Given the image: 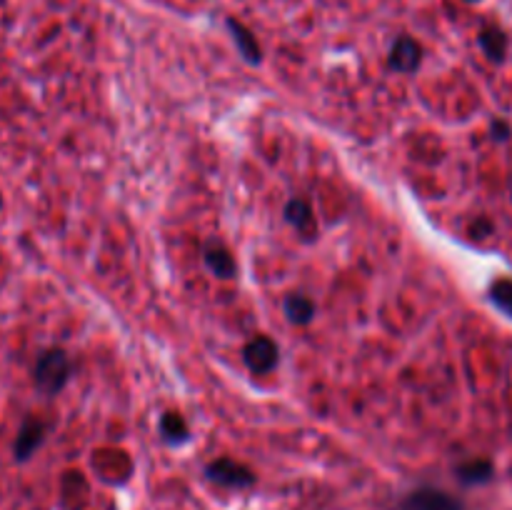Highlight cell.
<instances>
[{
	"label": "cell",
	"mask_w": 512,
	"mask_h": 510,
	"mask_svg": "<svg viewBox=\"0 0 512 510\" xmlns=\"http://www.w3.org/2000/svg\"><path fill=\"white\" fill-rule=\"evenodd\" d=\"M70 380V360L63 348H48L38 355L33 368V383L40 395H58Z\"/></svg>",
	"instance_id": "cell-1"
},
{
	"label": "cell",
	"mask_w": 512,
	"mask_h": 510,
	"mask_svg": "<svg viewBox=\"0 0 512 510\" xmlns=\"http://www.w3.org/2000/svg\"><path fill=\"white\" fill-rule=\"evenodd\" d=\"M205 478L210 483L220 485V488L230 490H245L255 485V473L243 463H235L230 458H218L213 463L205 465Z\"/></svg>",
	"instance_id": "cell-2"
},
{
	"label": "cell",
	"mask_w": 512,
	"mask_h": 510,
	"mask_svg": "<svg viewBox=\"0 0 512 510\" xmlns=\"http://www.w3.org/2000/svg\"><path fill=\"white\" fill-rule=\"evenodd\" d=\"M45 435H48V425L43 423L35 415H28V418L20 423L18 435H15L13 443V458L15 463H28L35 455V450L45 443Z\"/></svg>",
	"instance_id": "cell-3"
},
{
	"label": "cell",
	"mask_w": 512,
	"mask_h": 510,
	"mask_svg": "<svg viewBox=\"0 0 512 510\" xmlns=\"http://www.w3.org/2000/svg\"><path fill=\"white\" fill-rule=\"evenodd\" d=\"M400 510H465V505L455 495L425 485V488H418L405 495Z\"/></svg>",
	"instance_id": "cell-4"
},
{
	"label": "cell",
	"mask_w": 512,
	"mask_h": 510,
	"mask_svg": "<svg viewBox=\"0 0 512 510\" xmlns=\"http://www.w3.org/2000/svg\"><path fill=\"white\" fill-rule=\"evenodd\" d=\"M243 360L250 373L265 375L278 365V345L268 335H255L243 348Z\"/></svg>",
	"instance_id": "cell-5"
},
{
	"label": "cell",
	"mask_w": 512,
	"mask_h": 510,
	"mask_svg": "<svg viewBox=\"0 0 512 510\" xmlns=\"http://www.w3.org/2000/svg\"><path fill=\"white\" fill-rule=\"evenodd\" d=\"M388 63L398 73H415L420 63H423V45L415 38H410V35H400L393 43V48H390Z\"/></svg>",
	"instance_id": "cell-6"
},
{
	"label": "cell",
	"mask_w": 512,
	"mask_h": 510,
	"mask_svg": "<svg viewBox=\"0 0 512 510\" xmlns=\"http://www.w3.org/2000/svg\"><path fill=\"white\" fill-rule=\"evenodd\" d=\"M203 260L215 278L230 280L235 278V273H238V263H235L233 253H230L223 243H218V240H210V243L205 245Z\"/></svg>",
	"instance_id": "cell-7"
},
{
	"label": "cell",
	"mask_w": 512,
	"mask_h": 510,
	"mask_svg": "<svg viewBox=\"0 0 512 510\" xmlns=\"http://www.w3.org/2000/svg\"><path fill=\"white\" fill-rule=\"evenodd\" d=\"M285 220L303 235L305 240H313L318 235V223H315L313 208L303 198H293L285 205Z\"/></svg>",
	"instance_id": "cell-8"
},
{
	"label": "cell",
	"mask_w": 512,
	"mask_h": 510,
	"mask_svg": "<svg viewBox=\"0 0 512 510\" xmlns=\"http://www.w3.org/2000/svg\"><path fill=\"white\" fill-rule=\"evenodd\" d=\"M225 25H228L230 35H233L240 55H243L250 65H260V60H263V50H260V43H258V38L253 35V30H248L243 23H240V20H235V18H228V23Z\"/></svg>",
	"instance_id": "cell-9"
},
{
	"label": "cell",
	"mask_w": 512,
	"mask_h": 510,
	"mask_svg": "<svg viewBox=\"0 0 512 510\" xmlns=\"http://www.w3.org/2000/svg\"><path fill=\"white\" fill-rule=\"evenodd\" d=\"M478 43L493 63L500 65L505 60V55H508V35L498 25H485L478 35Z\"/></svg>",
	"instance_id": "cell-10"
},
{
	"label": "cell",
	"mask_w": 512,
	"mask_h": 510,
	"mask_svg": "<svg viewBox=\"0 0 512 510\" xmlns=\"http://www.w3.org/2000/svg\"><path fill=\"white\" fill-rule=\"evenodd\" d=\"M455 475L463 485H483L493 480V463L488 460H470L455 468Z\"/></svg>",
	"instance_id": "cell-11"
},
{
	"label": "cell",
	"mask_w": 512,
	"mask_h": 510,
	"mask_svg": "<svg viewBox=\"0 0 512 510\" xmlns=\"http://www.w3.org/2000/svg\"><path fill=\"white\" fill-rule=\"evenodd\" d=\"M283 308H285V315H288L290 323H295V325H308L310 320L315 318V303L300 293L288 295L283 303Z\"/></svg>",
	"instance_id": "cell-12"
},
{
	"label": "cell",
	"mask_w": 512,
	"mask_h": 510,
	"mask_svg": "<svg viewBox=\"0 0 512 510\" xmlns=\"http://www.w3.org/2000/svg\"><path fill=\"white\" fill-rule=\"evenodd\" d=\"M160 435H163L170 445H183L185 440L190 438L188 423L183 420V415L173 413V410L165 413L163 418H160Z\"/></svg>",
	"instance_id": "cell-13"
},
{
	"label": "cell",
	"mask_w": 512,
	"mask_h": 510,
	"mask_svg": "<svg viewBox=\"0 0 512 510\" xmlns=\"http://www.w3.org/2000/svg\"><path fill=\"white\" fill-rule=\"evenodd\" d=\"M490 300L503 310L505 315L512 318V280L510 278H500L490 285Z\"/></svg>",
	"instance_id": "cell-14"
},
{
	"label": "cell",
	"mask_w": 512,
	"mask_h": 510,
	"mask_svg": "<svg viewBox=\"0 0 512 510\" xmlns=\"http://www.w3.org/2000/svg\"><path fill=\"white\" fill-rule=\"evenodd\" d=\"M493 138L495 140H508L510 138V125L503 120H495L493 123Z\"/></svg>",
	"instance_id": "cell-15"
},
{
	"label": "cell",
	"mask_w": 512,
	"mask_h": 510,
	"mask_svg": "<svg viewBox=\"0 0 512 510\" xmlns=\"http://www.w3.org/2000/svg\"><path fill=\"white\" fill-rule=\"evenodd\" d=\"M463 3H480V0H463Z\"/></svg>",
	"instance_id": "cell-16"
},
{
	"label": "cell",
	"mask_w": 512,
	"mask_h": 510,
	"mask_svg": "<svg viewBox=\"0 0 512 510\" xmlns=\"http://www.w3.org/2000/svg\"><path fill=\"white\" fill-rule=\"evenodd\" d=\"M0 208H3V195H0Z\"/></svg>",
	"instance_id": "cell-17"
}]
</instances>
